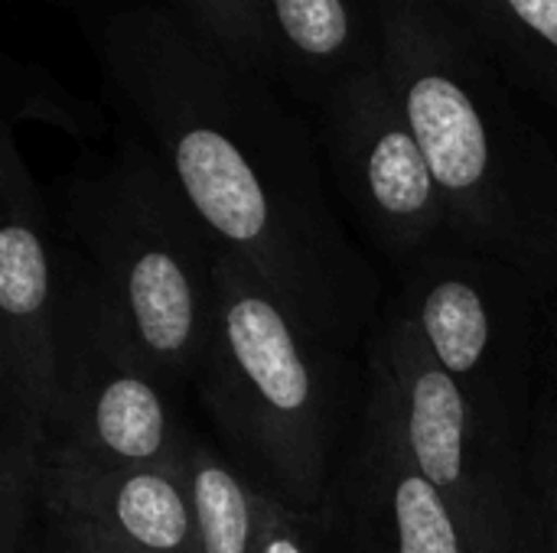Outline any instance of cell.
Listing matches in <instances>:
<instances>
[{"instance_id":"obj_15","label":"cell","mask_w":557,"mask_h":553,"mask_svg":"<svg viewBox=\"0 0 557 553\" xmlns=\"http://www.w3.org/2000/svg\"><path fill=\"white\" fill-rule=\"evenodd\" d=\"M46 124L82 143H101L111 130L104 111L75 95L59 75L13 52L0 55V127Z\"/></svg>"},{"instance_id":"obj_20","label":"cell","mask_w":557,"mask_h":553,"mask_svg":"<svg viewBox=\"0 0 557 553\" xmlns=\"http://www.w3.org/2000/svg\"><path fill=\"white\" fill-rule=\"evenodd\" d=\"M52 3H59V7H65V10H72V13H78V16H85V20L95 26V23H101L104 16H111V13H117V10L144 7V3H163V0H52Z\"/></svg>"},{"instance_id":"obj_6","label":"cell","mask_w":557,"mask_h":553,"mask_svg":"<svg viewBox=\"0 0 557 553\" xmlns=\"http://www.w3.org/2000/svg\"><path fill=\"white\" fill-rule=\"evenodd\" d=\"M392 303L493 427L519 437L555 368V319L512 267L457 238L411 257Z\"/></svg>"},{"instance_id":"obj_2","label":"cell","mask_w":557,"mask_h":553,"mask_svg":"<svg viewBox=\"0 0 557 553\" xmlns=\"http://www.w3.org/2000/svg\"><path fill=\"white\" fill-rule=\"evenodd\" d=\"M382 72L450 205L454 238L522 274L557 323V147L447 0H385Z\"/></svg>"},{"instance_id":"obj_7","label":"cell","mask_w":557,"mask_h":553,"mask_svg":"<svg viewBox=\"0 0 557 553\" xmlns=\"http://www.w3.org/2000/svg\"><path fill=\"white\" fill-rule=\"evenodd\" d=\"M362 362L408 456L447 499L473 551L539 553L522 440L480 417L392 300Z\"/></svg>"},{"instance_id":"obj_19","label":"cell","mask_w":557,"mask_h":553,"mask_svg":"<svg viewBox=\"0 0 557 553\" xmlns=\"http://www.w3.org/2000/svg\"><path fill=\"white\" fill-rule=\"evenodd\" d=\"M29 553H144L137 548H127L82 521L36 512V528H33V544Z\"/></svg>"},{"instance_id":"obj_21","label":"cell","mask_w":557,"mask_h":553,"mask_svg":"<svg viewBox=\"0 0 557 553\" xmlns=\"http://www.w3.org/2000/svg\"><path fill=\"white\" fill-rule=\"evenodd\" d=\"M555 365H557V323H555Z\"/></svg>"},{"instance_id":"obj_9","label":"cell","mask_w":557,"mask_h":553,"mask_svg":"<svg viewBox=\"0 0 557 553\" xmlns=\"http://www.w3.org/2000/svg\"><path fill=\"white\" fill-rule=\"evenodd\" d=\"M310 121L343 202L395 267L454 238L447 196L382 68L333 88Z\"/></svg>"},{"instance_id":"obj_17","label":"cell","mask_w":557,"mask_h":553,"mask_svg":"<svg viewBox=\"0 0 557 553\" xmlns=\"http://www.w3.org/2000/svg\"><path fill=\"white\" fill-rule=\"evenodd\" d=\"M219 39L235 59L271 78V46L264 33L261 0H163ZM274 81V78H271Z\"/></svg>"},{"instance_id":"obj_10","label":"cell","mask_w":557,"mask_h":553,"mask_svg":"<svg viewBox=\"0 0 557 553\" xmlns=\"http://www.w3.org/2000/svg\"><path fill=\"white\" fill-rule=\"evenodd\" d=\"M323 518L349 553H476L447 499L408 456L369 378Z\"/></svg>"},{"instance_id":"obj_5","label":"cell","mask_w":557,"mask_h":553,"mask_svg":"<svg viewBox=\"0 0 557 553\" xmlns=\"http://www.w3.org/2000/svg\"><path fill=\"white\" fill-rule=\"evenodd\" d=\"M59 381V231L0 127V553H29Z\"/></svg>"},{"instance_id":"obj_16","label":"cell","mask_w":557,"mask_h":553,"mask_svg":"<svg viewBox=\"0 0 557 553\" xmlns=\"http://www.w3.org/2000/svg\"><path fill=\"white\" fill-rule=\"evenodd\" d=\"M522 453L539 553H557V365L532 411Z\"/></svg>"},{"instance_id":"obj_1","label":"cell","mask_w":557,"mask_h":553,"mask_svg":"<svg viewBox=\"0 0 557 553\" xmlns=\"http://www.w3.org/2000/svg\"><path fill=\"white\" fill-rule=\"evenodd\" d=\"M111 108L166 163L215 254L323 342L366 352L385 287L339 218L310 114L166 3L88 26Z\"/></svg>"},{"instance_id":"obj_12","label":"cell","mask_w":557,"mask_h":553,"mask_svg":"<svg viewBox=\"0 0 557 553\" xmlns=\"http://www.w3.org/2000/svg\"><path fill=\"white\" fill-rule=\"evenodd\" d=\"M271 78L307 114L339 85L379 72L385 0H261Z\"/></svg>"},{"instance_id":"obj_13","label":"cell","mask_w":557,"mask_h":553,"mask_svg":"<svg viewBox=\"0 0 557 553\" xmlns=\"http://www.w3.org/2000/svg\"><path fill=\"white\" fill-rule=\"evenodd\" d=\"M516 91L557 114V0H447Z\"/></svg>"},{"instance_id":"obj_8","label":"cell","mask_w":557,"mask_h":553,"mask_svg":"<svg viewBox=\"0 0 557 553\" xmlns=\"http://www.w3.org/2000/svg\"><path fill=\"white\" fill-rule=\"evenodd\" d=\"M131 319L59 231V381L49 450L180 466L189 427Z\"/></svg>"},{"instance_id":"obj_18","label":"cell","mask_w":557,"mask_h":553,"mask_svg":"<svg viewBox=\"0 0 557 553\" xmlns=\"http://www.w3.org/2000/svg\"><path fill=\"white\" fill-rule=\"evenodd\" d=\"M330 525L323 515L300 512L261 489V531L255 553H326Z\"/></svg>"},{"instance_id":"obj_11","label":"cell","mask_w":557,"mask_h":553,"mask_svg":"<svg viewBox=\"0 0 557 553\" xmlns=\"http://www.w3.org/2000/svg\"><path fill=\"white\" fill-rule=\"evenodd\" d=\"M36 512L82 521L144 553H196L183 463H108L49 450L39 466Z\"/></svg>"},{"instance_id":"obj_3","label":"cell","mask_w":557,"mask_h":553,"mask_svg":"<svg viewBox=\"0 0 557 553\" xmlns=\"http://www.w3.org/2000/svg\"><path fill=\"white\" fill-rule=\"evenodd\" d=\"M366 362L317 339L255 274L215 254L196 394L219 450L264 492L323 515L362 404Z\"/></svg>"},{"instance_id":"obj_14","label":"cell","mask_w":557,"mask_h":553,"mask_svg":"<svg viewBox=\"0 0 557 553\" xmlns=\"http://www.w3.org/2000/svg\"><path fill=\"white\" fill-rule=\"evenodd\" d=\"M196 553H255L261 531V489L209 440L189 433L183 450Z\"/></svg>"},{"instance_id":"obj_4","label":"cell","mask_w":557,"mask_h":553,"mask_svg":"<svg viewBox=\"0 0 557 553\" xmlns=\"http://www.w3.org/2000/svg\"><path fill=\"white\" fill-rule=\"evenodd\" d=\"M59 231L98 271L176 398L189 391L215 316V244L127 121L65 173Z\"/></svg>"}]
</instances>
